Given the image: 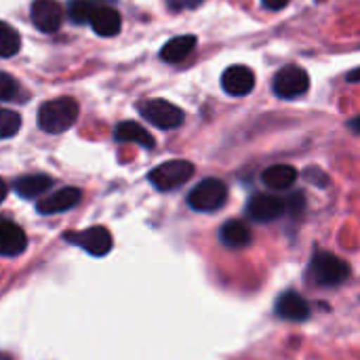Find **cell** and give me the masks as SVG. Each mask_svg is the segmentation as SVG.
I'll list each match as a JSON object with an SVG mask.
<instances>
[{
	"instance_id": "6da1fadb",
	"label": "cell",
	"mask_w": 360,
	"mask_h": 360,
	"mask_svg": "<svg viewBox=\"0 0 360 360\" xmlns=\"http://www.w3.org/2000/svg\"><path fill=\"white\" fill-rule=\"evenodd\" d=\"M78 112H80L78 103L72 97H57V99L44 101L38 110V127L44 133L59 135L76 122Z\"/></svg>"
},
{
	"instance_id": "7a4b0ae2",
	"label": "cell",
	"mask_w": 360,
	"mask_h": 360,
	"mask_svg": "<svg viewBox=\"0 0 360 360\" xmlns=\"http://www.w3.org/2000/svg\"><path fill=\"white\" fill-rule=\"evenodd\" d=\"M228 200V186L221 179L209 177L192 188L188 194V205L196 213H213L221 209Z\"/></svg>"
},
{
	"instance_id": "3957f363",
	"label": "cell",
	"mask_w": 360,
	"mask_h": 360,
	"mask_svg": "<svg viewBox=\"0 0 360 360\" xmlns=\"http://www.w3.org/2000/svg\"><path fill=\"white\" fill-rule=\"evenodd\" d=\"M310 274L314 276V281L321 287H338L350 278V266H348V262H344L342 257H338L333 253L319 251L312 257Z\"/></svg>"
},
{
	"instance_id": "277c9868",
	"label": "cell",
	"mask_w": 360,
	"mask_h": 360,
	"mask_svg": "<svg viewBox=\"0 0 360 360\" xmlns=\"http://www.w3.org/2000/svg\"><path fill=\"white\" fill-rule=\"evenodd\" d=\"M194 175V165L188 160H169L150 171V184L160 192H171L184 186Z\"/></svg>"
},
{
	"instance_id": "5b68a950",
	"label": "cell",
	"mask_w": 360,
	"mask_h": 360,
	"mask_svg": "<svg viewBox=\"0 0 360 360\" xmlns=\"http://www.w3.org/2000/svg\"><path fill=\"white\" fill-rule=\"evenodd\" d=\"M139 114L158 129H177L184 122V112L165 99H143L139 103Z\"/></svg>"
},
{
	"instance_id": "8992f818",
	"label": "cell",
	"mask_w": 360,
	"mask_h": 360,
	"mask_svg": "<svg viewBox=\"0 0 360 360\" xmlns=\"http://www.w3.org/2000/svg\"><path fill=\"white\" fill-rule=\"evenodd\" d=\"M70 245L84 249L89 255L93 257H103L112 251V234L108 228L103 226H93L89 230H80V232H68L63 236Z\"/></svg>"
},
{
	"instance_id": "52a82bcc",
	"label": "cell",
	"mask_w": 360,
	"mask_h": 360,
	"mask_svg": "<svg viewBox=\"0 0 360 360\" xmlns=\"http://www.w3.org/2000/svg\"><path fill=\"white\" fill-rule=\"evenodd\" d=\"M287 211H289L287 200L276 194H255L247 202V215L259 224L274 221V219L283 217Z\"/></svg>"
},
{
	"instance_id": "ba28073f",
	"label": "cell",
	"mask_w": 360,
	"mask_h": 360,
	"mask_svg": "<svg viewBox=\"0 0 360 360\" xmlns=\"http://www.w3.org/2000/svg\"><path fill=\"white\" fill-rule=\"evenodd\" d=\"M310 86L308 72L300 65H287L274 76V93L281 99H295L304 95Z\"/></svg>"
},
{
	"instance_id": "9c48e42d",
	"label": "cell",
	"mask_w": 360,
	"mask_h": 360,
	"mask_svg": "<svg viewBox=\"0 0 360 360\" xmlns=\"http://www.w3.org/2000/svg\"><path fill=\"white\" fill-rule=\"evenodd\" d=\"M30 15L32 23L44 34H55L63 23V8L57 0H34Z\"/></svg>"
},
{
	"instance_id": "30bf717a",
	"label": "cell",
	"mask_w": 360,
	"mask_h": 360,
	"mask_svg": "<svg viewBox=\"0 0 360 360\" xmlns=\"http://www.w3.org/2000/svg\"><path fill=\"white\" fill-rule=\"evenodd\" d=\"M82 198V192L78 188H61L53 194H49L46 198L38 200L36 209L40 215H55V213H65L70 209H74Z\"/></svg>"
},
{
	"instance_id": "8fae6325",
	"label": "cell",
	"mask_w": 360,
	"mask_h": 360,
	"mask_svg": "<svg viewBox=\"0 0 360 360\" xmlns=\"http://www.w3.org/2000/svg\"><path fill=\"white\" fill-rule=\"evenodd\" d=\"M221 86L228 95L245 97L255 86V74L247 65H230L221 76Z\"/></svg>"
},
{
	"instance_id": "7c38bea8",
	"label": "cell",
	"mask_w": 360,
	"mask_h": 360,
	"mask_svg": "<svg viewBox=\"0 0 360 360\" xmlns=\"http://www.w3.org/2000/svg\"><path fill=\"white\" fill-rule=\"evenodd\" d=\"M27 247V236L11 219H2L0 224V255L2 257H17L25 251Z\"/></svg>"
},
{
	"instance_id": "4fadbf2b",
	"label": "cell",
	"mask_w": 360,
	"mask_h": 360,
	"mask_svg": "<svg viewBox=\"0 0 360 360\" xmlns=\"http://www.w3.org/2000/svg\"><path fill=\"white\" fill-rule=\"evenodd\" d=\"M276 314L291 323H304L310 319V306L302 295L289 291L276 300Z\"/></svg>"
},
{
	"instance_id": "5bb4252c",
	"label": "cell",
	"mask_w": 360,
	"mask_h": 360,
	"mask_svg": "<svg viewBox=\"0 0 360 360\" xmlns=\"http://www.w3.org/2000/svg\"><path fill=\"white\" fill-rule=\"evenodd\" d=\"M91 27L95 30V34L99 36H116L122 27V17L114 6L108 4H97L93 17H91Z\"/></svg>"
},
{
	"instance_id": "9a60e30c",
	"label": "cell",
	"mask_w": 360,
	"mask_h": 360,
	"mask_svg": "<svg viewBox=\"0 0 360 360\" xmlns=\"http://www.w3.org/2000/svg\"><path fill=\"white\" fill-rule=\"evenodd\" d=\"M219 240L224 247L228 249H243L247 247L251 240H253V234H251V228L245 224V221H238V219H230L221 226L219 230Z\"/></svg>"
},
{
	"instance_id": "2e32d148",
	"label": "cell",
	"mask_w": 360,
	"mask_h": 360,
	"mask_svg": "<svg viewBox=\"0 0 360 360\" xmlns=\"http://www.w3.org/2000/svg\"><path fill=\"white\" fill-rule=\"evenodd\" d=\"M114 139H116V141H122V143H137V146L148 148V150L156 146L154 137H152L141 124H137V122H133V120L120 122V124L114 129Z\"/></svg>"
},
{
	"instance_id": "e0dca14e",
	"label": "cell",
	"mask_w": 360,
	"mask_h": 360,
	"mask_svg": "<svg viewBox=\"0 0 360 360\" xmlns=\"http://www.w3.org/2000/svg\"><path fill=\"white\" fill-rule=\"evenodd\" d=\"M295 179H297V171L291 165H274L262 173V181L274 192L291 188L295 184Z\"/></svg>"
},
{
	"instance_id": "ac0fdd59",
	"label": "cell",
	"mask_w": 360,
	"mask_h": 360,
	"mask_svg": "<svg viewBox=\"0 0 360 360\" xmlns=\"http://www.w3.org/2000/svg\"><path fill=\"white\" fill-rule=\"evenodd\" d=\"M194 46H196V36H175L162 46L160 59L167 63H179L194 51Z\"/></svg>"
},
{
	"instance_id": "d6986e66",
	"label": "cell",
	"mask_w": 360,
	"mask_h": 360,
	"mask_svg": "<svg viewBox=\"0 0 360 360\" xmlns=\"http://www.w3.org/2000/svg\"><path fill=\"white\" fill-rule=\"evenodd\" d=\"M53 186V179L49 175H25V177H19L15 181V192L25 198V200H32L44 192H49Z\"/></svg>"
},
{
	"instance_id": "ffe728a7",
	"label": "cell",
	"mask_w": 360,
	"mask_h": 360,
	"mask_svg": "<svg viewBox=\"0 0 360 360\" xmlns=\"http://www.w3.org/2000/svg\"><path fill=\"white\" fill-rule=\"evenodd\" d=\"M97 4L93 0H70L68 2V17L74 23H91Z\"/></svg>"
},
{
	"instance_id": "44dd1931",
	"label": "cell",
	"mask_w": 360,
	"mask_h": 360,
	"mask_svg": "<svg viewBox=\"0 0 360 360\" xmlns=\"http://www.w3.org/2000/svg\"><path fill=\"white\" fill-rule=\"evenodd\" d=\"M0 30H2V32H0V55H2L4 59H8V57H13V55L19 53L21 38H19V34L13 30V25H8V23H2Z\"/></svg>"
},
{
	"instance_id": "7402d4cb",
	"label": "cell",
	"mask_w": 360,
	"mask_h": 360,
	"mask_svg": "<svg viewBox=\"0 0 360 360\" xmlns=\"http://www.w3.org/2000/svg\"><path fill=\"white\" fill-rule=\"evenodd\" d=\"M0 116H2V118H0V137H2V139H8V137H13V135L19 131V127H21V116H19L17 112H13V110H2Z\"/></svg>"
},
{
	"instance_id": "603a6c76",
	"label": "cell",
	"mask_w": 360,
	"mask_h": 360,
	"mask_svg": "<svg viewBox=\"0 0 360 360\" xmlns=\"http://www.w3.org/2000/svg\"><path fill=\"white\" fill-rule=\"evenodd\" d=\"M19 84L13 80V76L8 74H0V99L2 101H13L17 97Z\"/></svg>"
},
{
	"instance_id": "cb8c5ba5",
	"label": "cell",
	"mask_w": 360,
	"mask_h": 360,
	"mask_svg": "<svg viewBox=\"0 0 360 360\" xmlns=\"http://www.w3.org/2000/svg\"><path fill=\"white\" fill-rule=\"evenodd\" d=\"M205 0H167V4L173 8V11H184V8H196L200 6Z\"/></svg>"
},
{
	"instance_id": "d4e9b609",
	"label": "cell",
	"mask_w": 360,
	"mask_h": 360,
	"mask_svg": "<svg viewBox=\"0 0 360 360\" xmlns=\"http://www.w3.org/2000/svg\"><path fill=\"white\" fill-rule=\"evenodd\" d=\"M291 0H264V6L270 8V11H281L289 4Z\"/></svg>"
},
{
	"instance_id": "484cf974",
	"label": "cell",
	"mask_w": 360,
	"mask_h": 360,
	"mask_svg": "<svg viewBox=\"0 0 360 360\" xmlns=\"http://www.w3.org/2000/svg\"><path fill=\"white\" fill-rule=\"evenodd\" d=\"M348 82H352V84L356 82V84H359V82H360V68H359V70H354V72H350V74H348Z\"/></svg>"
},
{
	"instance_id": "4316f807",
	"label": "cell",
	"mask_w": 360,
	"mask_h": 360,
	"mask_svg": "<svg viewBox=\"0 0 360 360\" xmlns=\"http://www.w3.org/2000/svg\"><path fill=\"white\" fill-rule=\"evenodd\" d=\"M348 127H350L354 133H359L360 135V116L359 118H354V120H350V122H348Z\"/></svg>"
},
{
	"instance_id": "83f0119b",
	"label": "cell",
	"mask_w": 360,
	"mask_h": 360,
	"mask_svg": "<svg viewBox=\"0 0 360 360\" xmlns=\"http://www.w3.org/2000/svg\"><path fill=\"white\" fill-rule=\"evenodd\" d=\"M316 2H323V0H316Z\"/></svg>"
}]
</instances>
